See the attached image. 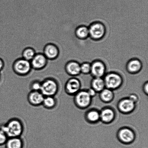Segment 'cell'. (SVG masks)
I'll return each instance as SVG.
<instances>
[{"instance_id": "1", "label": "cell", "mask_w": 148, "mask_h": 148, "mask_svg": "<svg viewBox=\"0 0 148 148\" xmlns=\"http://www.w3.org/2000/svg\"><path fill=\"white\" fill-rule=\"evenodd\" d=\"M0 129L6 133L8 138L20 137L24 132V127L21 120L14 117L1 125Z\"/></svg>"}, {"instance_id": "2", "label": "cell", "mask_w": 148, "mask_h": 148, "mask_svg": "<svg viewBox=\"0 0 148 148\" xmlns=\"http://www.w3.org/2000/svg\"><path fill=\"white\" fill-rule=\"evenodd\" d=\"M103 78L106 88L113 91L121 88L124 82L122 76L115 72H110L106 73Z\"/></svg>"}, {"instance_id": "3", "label": "cell", "mask_w": 148, "mask_h": 148, "mask_svg": "<svg viewBox=\"0 0 148 148\" xmlns=\"http://www.w3.org/2000/svg\"><path fill=\"white\" fill-rule=\"evenodd\" d=\"M59 90V83L54 78H47L41 81L40 91L45 97L55 96Z\"/></svg>"}, {"instance_id": "4", "label": "cell", "mask_w": 148, "mask_h": 148, "mask_svg": "<svg viewBox=\"0 0 148 148\" xmlns=\"http://www.w3.org/2000/svg\"><path fill=\"white\" fill-rule=\"evenodd\" d=\"M89 37L94 41H99L104 38L106 34L105 25L100 21L93 22L88 26Z\"/></svg>"}, {"instance_id": "5", "label": "cell", "mask_w": 148, "mask_h": 148, "mask_svg": "<svg viewBox=\"0 0 148 148\" xmlns=\"http://www.w3.org/2000/svg\"><path fill=\"white\" fill-rule=\"evenodd\" d=\"M12 69L17 75L24 76L29 75L32 69L30 61L20 58L16 59L13 63Z\"/></svg>"}, {"instance_id": "6", "label": "cell", "mask_w": 148, "mask_h": 148, "mask_svg": "<svg viewBox=\"0 0 148 148\" xmlns=\"http://www.w3.org/2000/svg\"><path fill=\"white\" fill-rule=\"evenodd\" d=\"M92 98L88 94L87 90H80L74 96V104L81 110H85L92 103Z\"/></svg>"}, {"instance_id": "7", "label": "cell", "mask_w": 148, "mask_h": 148, "mask_svg": "<svg viewBox=\"0 0 148 148\" xmlns=\"http://www.w3.org/2000/svg\"><path fill=\"white\" fill-rule=\"evenodd\" d=\"M116 136L120 143L126 145L132 144L136 139V134L134 130L127 127H123L119 129Z\"/></svg>"}, {"instance_id": "8", "label": "cell", "mask_w": 148, "mask_h": 148, "mask_svg": "<svg viewBox=\"0 0 148 148\" xmlns=\"http://www.w3.org/2000/svg\"><path fill=\"white\" fill-rule=\"evenodd\" d=\"M106 66L103 61L97 59L91 63L90 73L93 78H103L106 73Z\"/></svg>"}, {"instance_id": "9", "label": "cell", "mask_w": 148, "mask_h": 148, "mask_svg": "<svg viewBox=\"0 0 148 148\" xmlns=\"http://www.w3.org/2000/svg\"><path fill=\"white\" fill-rule=\"evenodd\" d=\"M136 104L131 101L128 97L123 98L117 103V110L121 114H128L134 112L136 108Z\"/></svg>"}, {"instance_id": "10", "label": "cell", "mask_w": 148, "mask_h": 148, "mask_svg": "<svg viewBox=\"0 0 148 148\" xmlns=\"http://www.w3.org/2000/svg\"><path fill=\"white\" fill-rule=\"evenodd\" d=\"M81 87L79 79L75 77H72L66 81L64 85V90L68 95L74 96L80 90Z\"/></svg>"}, {"instance_id": "11", "label": "cell", "mask_w": 148, "mask_h": 148, "mask_svg": "<svg viewBox=\"0 0 148 148\" xmlns=\"http://www.w3.org/2000/svg\"><path fill=\"white\" fill-rule=\"evenodd\" d=\"M100 121L105 124H111L116 117V113L114 108L105 107L100 111Z\"/></svg>"}, {"instance_id": "12", "label": "cell", "mask_w": 148, "mask_h": 148, "mask_svg": "<svg viewBox=\"0 0 148 148\" xmlns=\"http://www.w3.org/2000/svg\"><path fill=\"white\" fill-rule=\"evenodd\" d=\"M48 60H54L59 57L60 51L58 47L53 43H48L45 46L43 53Z\"/></svg>"}, {"instance_id": "13", "label": "cell", "mask_w": 148, "mask_h": 148, "mask_svg": "<svg viewBox=\"0 0 148 148\" xmlns=\"http://www.w3.org/2000/svg\"><path fill=\"white\" fill-rule=\"evenodd\" d=\"M48 60L42 53H36L30 62L32 69L37 71L42 70L47 66Z\"/></svg>"}, {"instance_id": "14", "label": "cell", "mask_w": 148, "mask_h": 148, "mask_svg": "<svg viewBox=\"0 0 148 148\" xmlns=\"http://www.w3.org/2000/svg\"><path fill=\"white\" fill-rule=\"evenodd\" d=\"M143 68V63L140 59L137 58L130 59L126 65V69L127 72L132 75L139 73Z\"/></svg>"}, {"instance_id": "15", "label": "cell", "mask_w": 148, "mask_h": 148, "mask_svg": "<svg viewBox=\"0 0 148 148\" xmlns=\"http://www.w3.org/2000/svg\"><path fill=\"white\" fill-rule=\"evenodd\" d=\"M45 96L40 91L31 90L27 96V100L30 105L34 107L42 105Z\"/></svg>"}, {"instance_id": "16", "label": "cell", "mask_w": 148, "mask_h": 148, "mask_svg": "<svg viewBox=\"0 0 148 148\" xmlns=\"http://www.w3.org/2000/svg\"><path fill=\"white\" fill-rule=\"evenodd\" d=\"M65 71L68 75L72 77H75L80 75V64L77 61H69L64 66Z\"/></svg>"}, {"instance_id": "17", "label": "cell", "mask_w": 148, "mask_h": 148, "mask_svg": "<svg viewBox=\"0 0 148 148\" xmlns=\"http://www.w3.org/2000/svg\"><path fill=\"white\" fill-rule=\"evenodd\" d=\"M84 117L87 123L96 124L100 121V111L95 108L90 109L85 112Z\"/></svg>"}, {"instance_id": "18", "label": "cell", "mask_w": 148, "mask_h": 148, "mask_svg": "<svg viewBox=\"0 0 148 148\" xmlns=\"http://www.w3.org/2000/svg\"><path fill=\"white\" fill-rule=\"evenodd\" d=\"M99 98L102 102L109 103L114 100V91L105 88L99 93Z\"/></svg>"}, {"instance_id": "19", "label": "cell", "mask_w": 148, "mask_h": 148, "mask_svg": "<svg viewBox=\"0 0 148 148\" xmlns=\"http://www.w3.org/2000/svg\"><path fill=\"white\" fill-rule=\"evenodd\" d=\"M75 34L77 38L80 40H85L89 37V30L88 27L81 25L75 29Z\"/></svg>"}, {"instance_id": "20", "label": "cell", "mask_w": 148, "mask_h": 148, "mask_svg": "<svg viewBox=\"0 0 148 148\" xmlns=\"http://www.w3.org/2000/svg\"><path fill=\"white\" fill-rule=\"evenodd\" d=\"M23 141L21 137L8 138L5 143L6 148H23Z\"/></svg>"}, {"instance_id": "21", "label": "cell", "mask_w": 148, "mask_h": 148, "mask_svg": "<svg viewBox=\"0 0 148 148\" xmlns=\"http://www.w3.org/2000/svg\"><path fill=\"white\" fill-rule=\"evenodd\" d=\"M90 86L91 88L99 93L106 88L103 78H93L91 81Z\"/></svg>"}, {"instance_id": "22", "label": "cell", "mask_w": 148, "mask_h": 148, "mask_svg": "<svg viewBox=\"0 0 148 148\" xmlns=\"http://www.w3.org/2000/svg\"><path fill=\"white\" fill-rule=\"evenodd\" d=\"M57 100L55 96L45 97L42 105L45 108L52 110L56 107Z\"/></svg>"}, {"instance_id": "23", "label": "cell", "mask_w": 148, "mask_h": 148, "mask_svg": "<svg viewBox=\"0 0 148 148\" xmlns=\"http://www.w3.org/2000/svg\"><path fill=\"white\" fill-rule=\"evenodd\" d=\"M37 53L32 47H28L23 49L21 53V58L30 62Z\"/></svg>"}, {"instance_id": "24", "label": "cell", "mask_w": 148, "mask_h": 148, "mask_svg": "<svg viewBox=\"0 0 148 148\" xmlns=\"http://www.w3.org/2000/svg\"><path fill=\"white\" fill-rule=\"evenodd\" d=\"M81 73L84 75H88L90 73L91 63L88 62H84L80 64Z\"/></svg>"}, {"instance_id": "25", "label": "cell", "mask_w": 148, "mask_h": 148, "mask_svg": "<svg viewBox=\"0 0 148 148\" xmlns=\"http://www.w3.org/2000/svg\"><path fill=\"white\" fill-rule=\"evenodd\" d=\"M41 85V81L36 80L33 81L30 84L29 88L31 90L40 91Z\"/></svg>"}, {"instance_id": "26", "label": "cell", "mask_w": 148, "mask_h": 148, "mask_svg": "<svg viewBox=\"0 0 148 148\" xmlns=\"http://www.w3.org/2000/svg\"><path fill=\"white\" fill-rule=\"evenodd\" d=\"M8 137L6 133L0 129V146L5 144Z\"/></svg>"}, {"instance_id": "27", "label": "cell", "mask_w": 148, "mask_h": 148, "mask_svg": "<svg viewBox=\"0 0 148 148\" xmlns=\"http://www.w3.org/2000/svg\"><path fill=\"white\" fill-rule=\"evenodd\" d=\"M131 101H132L135 103H137L139 101V97L137 94H130L128 97Z\"/></svg>"}, {"instance_id": "28", "label": "cell", "mask_w": 148, "mask_h": 148, "mask_svg": "<svg viewBox=\"0 0 148 148\" xmlns=\"http://www.w3.org/2000/svg\"><path fill=\"white\" fill-rule=\"evenodd\" d=\"M87 91L88 93V94L90 95L91 98H92L93 97H95L96 95H97V92L95 90L93 89L92 88H88L87 90Z\"/></svg>"}, {"instance_id": "29", "label": "cell", "mask_w": 148, "mask_h": 148, "mask_svg": "<svg viewBox=\"0 0 148 148\" xmlns=\"http://www.w3.org/2000/svg\"><path fill=\"white\" fill-rule=\"evenodd\" d=\"M143 92L146 94V95H148V81H146L143 84Z\"/></svg>"}, {"instance_id": "30", "label": "cell", "mask_w": 148, "mask_h": 148, "mask_svg": "<svg viewBox=\"0 0 148 148\" xmlns=\"http://www.w3.org/2000/svg\"><path fill=\"white\" fill-rule=\"evenodd\" d=\"M5 65L4 60L1 58L0 57V72L1 71L4 69Z\"/></svg>"}, {"instance_id": "31", "label": "cell", "mask_w": 148, "mask_h": 148, "mask_svg": "<svg viewBox=\"0 0 148 148\" xmlns=\"http://www.w3.org/2000/svg\"><path fill=\"white\" fill-rule=\"evenodd\" d=\"M0 80H1V75H0Z\"/></svg>"}]
</instances>
